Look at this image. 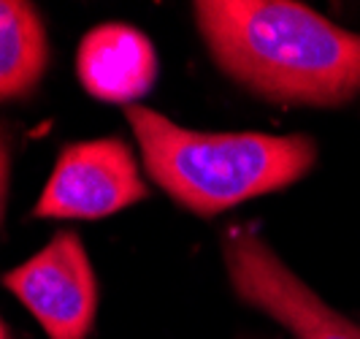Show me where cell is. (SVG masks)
I'll return each instance as SVG.
<instances>
[{"label": "cell", "mask_w": 360, "mask_h": 339, "mask_svg": "<svg viewBox=\"0 0 360 339\" xmlns=\"http://www.w3.org/2000/svg\"><path fill=\"white\" fill-rule=\"evenodd\" d=\"M41 323L49 339H87L98 312V280L73 231H57L46 247L0 277Z\"/></svg>", "instance_id": "cell-4"}, {"label": "cell", "mask_w": 360, "mask_h": 339, "mask_svg": "<svg viewBox=\"0 0 360 339\" xmlns=\"http://www.w3.org/2000/svg\"><path fill=\"white\" fill-rule=\"evenodd\" d=\"M49 66L44 19L33 3L0 0V104L27 98Z\"/></svg>", "instance_id": "cell-7"}, {"label": "cell", "mask_w": 360, "mask_h": 339, "mask_svg": "<svg viewBox=\"0 0 360 339\" xmlns=\"http://www.w3.org/2000/svg\"><path fill=\"white\" fill-rule=\"evenodd\" d=\"M76 73L92 98L130 106V101L146 95L155 85L158 52L139 27L108 22L82 38Z\"/></svg>", "instance_id": "cell-6"}, {"label": "cell", "mask_w": 360, "mask_h": 339, "mask_svg": "<svg viewBox=\"0 0 360 339\" xmlns=\"http://www.w3.org/2000/svg\"><path fill=\"white\" fill-rule=\"evenodd\" d=\"M149 196L139 163L122 139L63 147L33 214L52 220H98Z\"/></svg>", "instance_id": "cell-5"}, {"label": "cell", "mask_w": 360, "mask_h": 339, "mask_svg": "<svg viewBox=\"0 0 360 339\" xmlns=\"http://www.w3.org/2000/svg\"><path fill=\"white\" fill-rule=\"evenodd\" d=\"M0 339H11V331H8V326L0 321Z\"/></svg>", "instance_id": "cell-9"}, {"label": "cell", "mask_w": 360, "mask_h": 339, "mask_svg": "<svg viewBox=\"0 0 360 339\" xmlns=\"http://www.w3.org/2000/svg\"><path fill=\"white\" fill-rule=\"evenodd\" d=\"M222 258L236 296L295 339H360L358 323L328 307L255 231L231 228L222 239Z\"/></svg>", "instance_id": "cell-3"}, {"label": "cell", "mask_w": 360, "mask_h": 339, "mask_svg": "<svg viewBox=\"0 0 360 339\" xmlns=\"http://www.w3.org/2000/svg\"><path fill=\"white\" fill-rule=\"evenodd\" d=\"M125 117L152 182L200 217L288 187L317 158L309 136L203 133L139 104L125 106Z\"/></svg>", "instance_id": "cell-2"}, {"label": "cell", "mask_w": 360, "mask_h": 339, "mask_svg": "<svg viewBox=\"0 0 360 339\" xmlns=\"http://www.w3.org/2000/svg\"><path fill=\"white\" fill-rule=\"evenodd\" d=\"M8 182H11V142L6 128H0V226L6 214V201H8Z\"/></svg>", "instance_id": "cell-8"}, {"label": "cell", "mask_w": 360, "mask_h": 339, "mask_svg": "<svg viewBox=\"0 0 360 339\" xmlns=\"http://www.w3.org/2000/svg\"><path fill=\"white\" fill-rule=\"evenodd\" d=\"M212 60L269 101L336 106L360 92V36L288 0L193 6Z\"/></svg>", "instance_id": "cell-1"}]
</instances>
